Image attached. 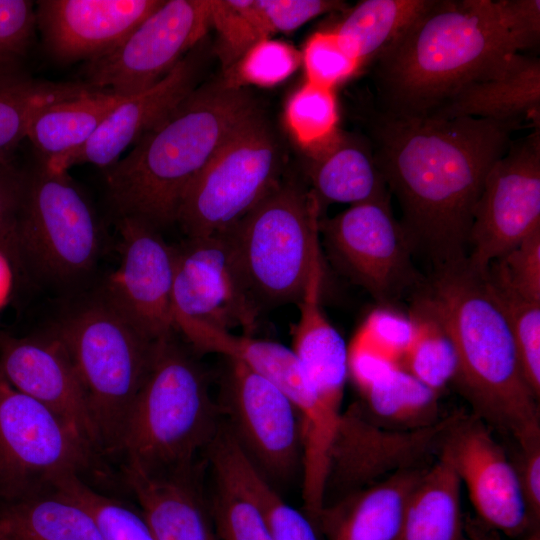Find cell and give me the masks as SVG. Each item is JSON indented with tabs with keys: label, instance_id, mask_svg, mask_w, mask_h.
<instances>
[{
	"label": "cell",
	"instance_id": "39",
	"mask_svg": "<svg viewBox=\"0 0 540 540\" xmlns=\"http://www.w3.org/2000/svg\"><path fill=\"white\" fill-rule=\"evenodd\" d=\"M307 82L335 89L363 66L340 44L332 29L317 31L306 41L301 53Z\"/></svg>",
	"mask_w": 540,
	"mask_h": 540
},
{
	"label": "cell",
	"instance_id": "14",
	"mask_svg": "<svg viewBox=\"0 0 540 540\" xmlns=\"http://www.w3.org/2000/svg\"><path fill=\"white\" fill-rule=\"evenodd\" d=\"M212 0L164 1L108 54L87 65V84L128 97L166 76L211 28Z\"/></svg>",
	"mask_w": 540,
	"mask_h": 540
},
{
	"label": "cell",
	"instance_id": "29",
	"mask_svg": "<svg viewBox=\"0 0 540 540\" xmlns=\"http://www.w3.org/2000/svg\"><path fill=\"white\" fill-rule=\"evenodd\" d=\"M0 540H104L95 520L78 503L44 490L0 502Z\"/></svg>",
	"mask_w": 540,
	"mask_h": 540
},
{
	"label": "cell",
	"instance_id": "13",
	"mask_svg": "<svg viewBox=\"0 0 540 540\" xmlns=\"http://www.w3.org/2000/svg\"><path fill=\"white\" fill-rule=\"evenodd\" d=\"M225 359L219 407L229 418L228 430L271 485L289 481L302 468L296 408L269 379L240 360Z\"/></svg>",
	"mask_w": 540,
	"mask_h": 540
},
{
	"label": "cell",
	"instance_id": "7",
	"mask_svg": "<svg viewBox=\"0 0 540 540\" xmlns=\"http://www.w3.org/2000/svg\"><path fill=\"white\" fill-rule=\"evenodd\" d=\"M321 204L310 188L280 182L225 231L259 308L298 303L315 255Z\"/></svg>",
	"mask_w": 540,
	"mask_h": 540
},
{
	"label": "cell",
	"instance_id": "48",
	"mask_svg": "<svg viewBox=\"0 0 540 540\" xmlns=\"http://www.w3.org/2000/svg\"><path fill=\"white\" fill-rule=\"evenodd\" d=\"M514 467L531 519L538 527L540 519V438L518 445Z\"/></svg>",
	"mask_w": 540,
	"mask_h": 540
},
{
	"label": "cell",
	"instance_id": "40",
	"mask_svg": "<svg viewBox=\"0 0 540 540\" xmlns=\"http://www.w3.org/2000/svg\"><path fill=\"white\" fill-rule=\"evenodd\" d=\"M213 515L218 539L272 540L257 508L245 497L217 483Z\"/></svg>",
	"mask_w": 540,
	"mask_h": 540
},
{
	"label": "cell",
	"instance_id": "26",
	"mask_svg": "<svg viewBox=\"0 0 540 540\" xmlns=\"http://www.w3.org/2000/svg\"><path fill=\"white\" fill-rule=\"evenodd\" d=\"M217 483L248 499L261 514L272 540H319L315 525L278 494L241 450L228 428L208 449Z\"/></svg>",
	"mask_w": 540,
	"mask_h": 540
},
{
	"label": "cell",
	"instance_id": "43",
	"mask_svg": "<svg viewBox=\"0 0 540 540\" xmlns=\"http://www.w3.org/2000/svg\"><path fill=\"white\" fill-rule=\"evenodd\" d=\"M25 175L12 161H0V250L9 258L16 275L24 272L18 226Z\"/></svg>",
	"mask_w": 540,
	"mask_h": 540
},
{
	"label": "cell",
	"instance_id": "37",
	"mask_svg": "<svg viewBox=\"0 0 540 540\" xmlns=\"http://www.w3.org/2000/svg\"><path fill=\"white\" fill-rule=\"evenodd\" d=\"M211 27L217 34L215 49L225 70L272 35L256 0H212Z\"/></svg>",
	"mask_w": 540,
	"mask_h": 540
},
{
	"label": "cell",
	"instance_id": "24",
	"mask_svg": "<svg viewBox=\"0 0 540 540\" xmlns=\"http://www.w3.org/2000/svg\"><path fill=\"white\" fill-rule=\"evenodd\" d=\"M428 115L540 123V60L515 53L497 72L475 80Z\"/></svg>",
	"mask_w": 540,
	"mask_h": 540
},
{
	"label": "cell",
	"instance_id": "42",
	"mask_svg": "<svg viewBox=\"0 0 540 540\" xmlns=\"http://www.w3.org/2000/svg\"><path fill=\"white\" fill-rule=\"evenodd\" d=\"M37 28L36 8L32 1L0 0V72L12 76L14 64L24 57Z\"/></svg>",
	"mask_w": 540,
	"mask_h": 540
},
{
	"label": "cell",
	"instance_id": "27",
	"mask_svg": "<svg viewBox=\"0 0 540 540\" xmlns=\"http://www.w3.org/2000/svg\"><path fill=\"white\" fill-rule=\"evenodd\" d=\"M461 485L449 458L441 451L406 501L397 540H468Z\"/></svg>",
	"mask_w": 540,
	"mask_h": 540
},
{
	"label": "cell",
	"instance_id": "4",
	"mask_svg": "<svg viewBox=\"0 0 540 540\" xmlns=\"http://www.w3.org/2000/svg\"><path fill=\"white\" fill-rule=\"evenodd\" d=\"M254 113L242 87L225 80L196 87L107 168V198L117 218L157 230L176 222L188 186Z\"/></svg>",
	"mask_w": 540,
	"mask_h": 540
},
{
	"label": "cell",
	"instance_id": "25",
	"mask_svg": "<svg viewBox=\"0 0 540 540\" xmlns=\"http://www.w3.org/2000/svg\"><path fill=\"white\" fill-rule=\"evenodd\" d=\"M426 468L397 472L325 505L316 529L326 540H397L406 501Z\"/></svg>",
	"mask_w": 540,
	"mask_h": 540
},
{
	"label": "cell",
	"instance_id": "18",
	"mask_svg": "<svg viewBox=\"0 0 540 540\" xmlns=\"http://www.w3.org/2000/svg\"><path fill=\"white\" fill-rule=\"evenodd\" d=\"M442 452L468 491L480 523L510 538L538 527L525 503L513 462L478 416L460 415L450 428Z\"/></svg>",
	"mask_w": 540,
	"mask_h": 540
},
{
	"label": "cell",
	"instance_id": "23",
	"mask_svg": "<svg viewBox=\"0 0 540 540\" xmlns=\"http://www.w3.org/2000/svg\"><path fill=\"white\" fill-rule=\"evenodd\" d=\"M195 464L161 472L123 468L124 478L156 540H211Z\"/></svg>",
	"mask_w": 540,
	"mask_h": 540
},
{
	"label": "cell",
	"instance_id": "46",
	"mask_svg": "<svg viewBox=\"0 0 540 540\" xmlns=\"http://www.w3.org/2000/svg\"><path fill=\"white\" fill-rule=\"evenodd\" d=\"M348 377L361 393L394 370L399 363L358 329L347 345Z\"/></svg>",
	"mask_w": 540,
	"mask_h": 540
},
{
	"label": "cell",
	"instance_id": "49",
	"mask_svg": "<svg viewBox=\"0 0 540 540\" xmlns=\"http://www.w3.org/2000/svg\"><path fill=\"white\" fill-rule=\"evenodd\" d=\"M465 533L469 540H503L496 531L484 526L482 523L472 521L465 523ZM521 540H540L539 529L522 537Z\"/></svg>",
	"mask_w": 540,
	"mask_h": 540
},
{
	"label": "cell",
	"instance_id": "36",
	"mask_svg": "<svg viewBox=\"0 0 540 540\" xmlns=\"http://www.w3.org/2000/svg\"><path fill=\"white\" fill-rule=\"evenodd\" d=\"M483 275L512 333L526 383L539 399L540 302L522 296L487 271Z\"/></svg>",
	"mask_w": 540,
	"mask_h": 540
},
{
	"label": "cell",
	"instance_id": "3",
	"mask_svg": "<svg viewBox=\"0 0 540 540\" xmlns=\"http://www.w3.org/2000/svg\"><path fill=\"white\" fill-rule=\"evenodd\" d=\"M412 298L443 325L456 349L454 383L476 416L515 439L540 437L538 399L524 378L512 333L483 273L467 259L432 269Z\"/></svg>",
	"mask_w": 540,
	"mask_h": 540
},
{
	"label": "cell",
	"instance_id": "30",
	"mask_svg": "<svg viewBox=\"0 0 540 540\" xmlns=\"http://www.w3.org/2000/svg\"><path fill=\"white\" fill-rule=\"evenodd\" d=\"M311 190L323 203L350 205L390 195L370 142L347 137L317 159H309Z\"/></svg>",
	"mask_w": 540,
	"mask_h": 540
},
{
	"label": "cell",
	"instance_id": "9",
	"mask_svg": "<svg viewBox=\"0 0 540 540\" xmlns=\"http://www.w3.org/2000/svg\"><path fill=\"white\" fill-rule=\"evenodd\" d=\"M280 168L277 141L254 113L188 186L176 222L187 238L227 231L280 182Z\"/></svg>",
	"mask_w": 540,
	"mask_h": 540
},
{
	"label": "cell",
	"instance_id": "22",
	"mask_svg": "<svg viewBox=\"0 0 540 540\" xmlns=\"http://www.w3.org/2000/svg\"><path fill=\"white\" fill-rule=\"evenodd\" d=\"M325 270L322 250L312 262L297 303L298 320L291 325V350L323 403L342 413L348 378L347 344L327 318L321 303Z\"/></svg>",
	"mask_w": 540,
	"mask_h": 540
},
{
	"label": "cell",
	"instance_id": "11",
	"mask_svg": "<svg viewBox=\"0 0 540 540\" xmlns=\"http://www.w3.org/2000/svg\"><path fill=\"white\" fill-rule=\"evenodd\" d=\"M97 455L0 370V502L48 490L64 475L82 477Z\"/></svg>",
	"mask_w": 540,
	"mask_h": 540
},
{
	"label": "cell",
	"instance_id": "51",
	"mask_svg": "<svg viewBox=\"0 0 540 540\" xmlns=\"http://www.w3.org/2000/svg\"><path fill=\"white\" fill-rule=\"evenodd\" d=\"M6 81H7V79L0 72V84L3 83V82H6Z\"/></svg>",
	"mask_w": 540,
	"mask_h": 540
},
{
	"label": "cell",
	"instance_id": "17",
	"mask_svg": "<svg viewBox=\"0 0 540 540\" xmlns=\"http://www.w3.org/2000/svg\"><path fill=\"white\" fill-rule=\"evenodd\" d=\"M174 322H202L253 335L259 315L226 232L187 238L175 246Z\"/></svg>",
	"mask_w": 540,
	"mask_h": 540
},
{
	"label": "cell",
	"instance_id": "41",
	"mask_svg": "<svg viewBox=\"0 0 540 540\" xmlns=\"http://www.w3.org/2000/svg\"><path fill=\"white\" fill-rule=\"evenodd\" d=\"M485 271L522 296L540 302V227L514 249L492 261Z\"/></svg>",
	"mask_w": 540,
	"mask_h": 540
},
{
	"label": "cell",
	"instance_id": "38",
	"mask_svg": "<svg viewBox=\"0 0 540 540\" xmlns=\"http://www.w3.org/2000/svg\"><path fill=\"white\" fill-rule=\"evenodd\" d=\"M300 63L301 53L294 47L266 38L252 46L227 70L229 76L225 81L236 87L248 84L271 87L291 76Z\"/></svg>",
	"mask_w": 540,
	"mask_h": 540
},
{
	"label": "cell",
	"instance_id": "21",
	"mask_svg": "<svg viewBox=\"0 0 540 540\" xmlns=\"http://www.w3.org/2000/svg\"><path fill=\"white\" fill-rule=\"evenodd\" d=\"M196 46L160 81L126 97L105 119L92 137L47 169L68 172L80 164L109 168L121 154L168 115L196 87L201 71V51Z\"/></svg>",
	"mask_w": 540,
	"mask_h": 540
},
{
	"label": "cell",
	"instance_id": "47",
	"mask_svg": "<svg viewBox=\"0 0 540 540\" xmlns=\"http://www.w3.org/2000/svg\"><path fill=\"white\" fill-rule=\"evenodd\" d=\"M496 5L519 53L538 45L540 39L539 0H496Z\"/></svg>",
	"mask_w": 540,
	"mask_h": 540
},
{
	"label": "cell",
	"instance_id": "8",
	"mask_svg": "<svg viewBox=\"0 0 540 540\" xmlns=\"http://www.w3.org/2000/svg\"><path fill=\"white\" fill-rule=\"evenodd\" d=\"M25 268L71 286L94 271L101 251L97 217L67 172L43 165L25 175L18 226Z\"/></svg>",
	"mask_w": 540,
	"mask_h": 540
},
{
	"label": "cell",
	"instance_id": "20",
	"mask_svg": "<svg viewBox=\"0 0 540 540\" xmlns=\"http://www.w3.org/2000/svg\"><path fill=\"white\" fill-rule=\"evenodd\" d=\"M163 0H42L36 21L59 62L93 61L118 47Z\"/></svg>",
	"mask_w": 540,
	"mask_h": 540
},
{
	"label": "cell",
	"instance_id": "50",
	"mask_svg": "<svg viewBox=\"0 0 540 540\" xmlns=\"http://www.w3.org/2000/svg\"><path fill=\"white\" fill-rule=\"evenodd\" d=\"M15 275L11 261L0 250V309L4 307L10 298Z\"/></svg>",
	"mask_w": 540,
	"mask_h": 540
},
{
	"label": "cell",
	"instance_id": "31",
	"mask_svg": "<svg viewBox=\"0 0 540 540\" xmlns=\"http://www.w3.org/2000/svg\"><path fill=\"white\" fill-rule=\"evenodd\" d=\"M432 0H364L345 10L332 30L362 66L375 61Z\"/></svg>",
	"mask_w": 540,
	"mask_h": 540
},
{
	"label": "cell",
	"instance_id": "1",
	"mask_svg": "<svg viewBox=\"0 0 540 540\" xmlns=\"http://www.w3.org/2000/svg\"><path fill=\"white\" fill-rule=\"evenodd\" d=\"M522 125L475 117L400 115L377 109L370 144L415 254L432 269L468 255L473 214L492 165Z\"/></svg>",
	"mask_w": 540,
	"mask_h": 540
},
{
	"label": "cell",
	"instance_id": "6",
	"mask_svg": "<svg viewBox=\"0 0 540 540\" xmlns=\"http://www.w3.org/2000/svg\"><path fill=\"white\" fill-rule=\"evenodd\" d=\"M68 352L85 393L99 452L117 455L156 345L99 295L51 330Z\"/></svg>",
	"mask_w": 540,
	"mask_h": 540
},
{
	"label": "cell",
	"instance_id": "44",
	"mask_svg": "<svg viewBox=\"0 0 540 540\" xmlns=\"http://www.w3.org/2000/svg\"><path fill=\"white\" fill-rule=\"evenodd\" d=\"M359 329L398 363L415 335V323L411 316L391 306H379L372 310Z\"/></svg>",
	"mask_w": 540,
	"mask_h": 540
},
{
	"label": "cell",
	"instance_id": "45",
	"mask_svg": "<svg viewBox=\"0 0 540 540\" xmlns=\"http://www.w3.org/2000/svg\"><path fill=\"white\" fill-rule=\"evenodd\" d=\"M272 34L291 32L313 18L336 11L347 5L335 0H256Z\"/></svg>",
	"mask_w": 540,
	"mask_h": 540
},
{
	"label": "cell",
	"instance_id": "28",
	"mask_svg": "<svg viewBox=\"0 0 540 540\" xmlns=\"http://www.w3.org/2000/svg\"><path fill=\"white\" fill-rule=\"evenodd\" d=\"M126 97L94 88L53 103L32 119L27 136L42 158L56 161L84 145Z\"/></svg>",
	"mask_w": 540,
	"mask_h": 540
},
{
	"label": "cell",
	"instance_id": "5",
	"mask_svg": "<svg viewBox=\"0 0 540 540\" xmlns=\"http://www.w3.org/2000/svg\"><path fill=\"white\" fill-rule=\"evenodd\" d=\"M220 413L205 371L172 337L156 345L117 455L144 472L195 464L222 427Z\"/></svg>",
	"mask_w": 540,
	"mask_h": 540
},
{
	"label": "cell",
	"instance_id": "34",
	"mask_svg": "<svg viewBox=\"0 0 540 540\" xmlns=\"http://www.w3.org/2000/svg\"><path fill=\"white\" fill-rule=\"evenodd\" d=\"M408 314L415 323V335L399 365L440 394L457 374L455 346L439 320L413 298Z\"/></svg>",
	"mask_w": 540,
	"mask_h": 540
},
{
	"label": "cell",
	"instance_id": "19",
	"mask_svg": "<svg viewBox=\"0 0 540 540\" xmlns=\"http://www.w3.org/2000/svg\"><path fill=\"white\" fill-rule=\"evenodd\" d=\"M0 370L16 389L47 407L100 454L84 390L68 352L51 330L18 337L0 328Z\"/></svg>",
	"mask_w": 540,
	"mask_h": 540
},
{
	"label": "cell",
	"instance_id": "33",
	"mask_svg": "<svg viewBox=\"0 0 540 540\" xmlns=\"http://www.w3.org/2000/svg\"><path fill=\"white\" fill-rule=\"evenodd\" d=\"M95 87L86 82H50L16 78L0 84V161L26 138L34 116L43 108L84 94Z\"/></svg>",
	"mask_w": 540,
	"mask_h": 540
},
{
	"label": "cell",
	"instance_id": "16",
	"mask_svg": "<svg viewBox=\"0 0 540 540\" xmlns=\"http://www.w3.org/2000/svg\"><path fill=\"white\" fill-rule=\"evenodd\" d=\"M118 266L99 296L153 343L174 337L172 287L175 245L140 220L118 217Z\"/></svg>",
	"mask_w": 540,
	"mask_h": 540
},
{
	"label": "cell",
	"instance_id": "12",
	"mask_svg": "<svg viewBox=\"0 0 540 540\" xmlns=\"http://www.w3.org/2000/svg\"><path fill=\"white\" fill-rule=\"evenodd\" d=\"M460 414L420 429L401 430L377 422L353 403L342 411L331 447L325 505L406 470L431 465Z\"/></svg>",
	"mask_w": 540,
	"mask_h": 540
},
{
	"label": "cell",
	"instance_id": "15",
	"mask_svg": "<svg viewBox=\"0 0 540 540\" xmlns=\"http://www.w3.org/2000/svg\"><path fill=\"white\" fill-rule=\"evenodd\" d=\"M540 227V133L511 142L490 168L476 204L467 263L483 273Z\"/></svg>",
	"mask_w": 540,
	"mask_h": 540
},
{
	"label": "cell",
	"instance_id": "10",
	"mask_svg": "<svg viewBox=\"0 0 540 540\" xmlns=\"http://www.w3.org/2000/svg\"><path fill=\"white\" fill-rule=\"evenodd\" d=\"M391 195L320 218V243L333 265L379 306H392L424 282L413 244L391 208Z\"/></svg>",
	"mask_w": 540,
	"mask_h": 540
},
{
	"label": "cell",
	"instance_id": "2",
	"mask_svg": "<svg viewBox=\"0 0 540 540\" xmlns=\"http://www.w3.org/2000/svg\"><path fill=\"white\" fill-rule=\"evenodd\" d=\"M515 53L496 0H432L374 61L379 108L431 114Z\"/></svg>",
	"mask_w": 540,
	"mask_h": 540
},
{
	"label": "cell",
	"instance_id": "32",
	"mask_svg": "<svg viewBox=\"0 0 540 540\" xmlns=\"http://www.w3.org/2000/svg\"><path fill=\"white\" fill-rule=\"evenodd\" d=\"M360 394L367 412L389 428L420 429L442 419L439 415L440 394L400 365Z\"/></svg>",
	"mask_w": 540,
	"mask_h": 540
},
{
	"label": "cell",
	"instance_id": "35",
	"mask_svg": "<svg viewBox=\"0 0 540 540\" xmlns=\"http://www.w3.org/2000/svg\"><path fill=\"white\" fill-rule=\"evenodd\" d=\"M285 123L308 159H317L342 139L334 89L310 82L303 84L287 101Z\"/></svg>",
	"mask_w": 540,
	"mask_h": 540
},
{
	"label": "cell",
	"instance_id": "52",
	"mask_svg": "<svg viewBox=\"0 0 540 540\" xmlns=\"http://www.w3.org/2000/svg\"><path fill=\"white\" fill-rule=\"evenodd\" d=\"M469 540V539H468Z\"/></svg>",
	"mask_w": 540,
	"mask_h": 540
}]
</instances>
